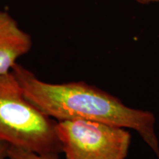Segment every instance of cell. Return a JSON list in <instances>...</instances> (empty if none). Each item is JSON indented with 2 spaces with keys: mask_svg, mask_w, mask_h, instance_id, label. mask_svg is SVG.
Segmentation results:
<instances>
[{
  "mask_svg": "<svg viewBox=\"0 0 159 159\" xmlns=\"http://www.w3.org/2000/svg\"><path fill=\"white\" fill-rule=\"evenodd\" d=\"M56 125L26 98L12 71L0 75V140L38 154L59 155Z\"/></svg>",
  "mask_w": 159,
  "mask_h": 159,
  "instance_id": "obj_2",
  "label": "cell"
},
{
  "mask_svg": "<svg viewBox=\"0 0 159 159\" xmlns=\"http://www.w3.org/2000/svg\"><path fill=\"white\" fill-rule=\"evenodd\" d=\"M10 147L8 143L0 140V159H8Z\"/></svg>",
  "mask_w": 159,
  "mask_h": 159,
  "instance_id": "obj_6",
  "label": "cell"
},
{
  "mask_svg": "<svg viewBox=\"0 0 159 159\" xmlns=\"http://www.w3.org/2000/svg\"><path fill=\"white\" fill-rule=\"evenodd\" d=\"M12 72L26 98L51 118L56 121L85 119L133 129L159 159L156 119L151 112L126 106L116 97L83 81L47 83L18 63Z\"/></svg>",
  "mask_w": 159,
  "mask_h": 159,
  "instance_id": "obj_1",
  "label": "cell"
},
{
  "mask_svg": "<svg viewBox=\"0 0 159 159\" xmlns=\"http://www.w3.org/2000/svg\"><path fill=\"white\" fill-rule=\"evenodd\" d=\"M126 128L85 119L57 121L66 159H125L131 135Z\"/></svg>",
  "mask_w": 159,
  "mask_h": 159,
  "instance_id": "obj_3",
  "label": "cell"
},
{
  "mask_svg": "<svg viewBox=\"0 0 159 159\" xmlns=\"http://www.w3.org/2000/svg\"><path fill=\"white\" fill-rule=\"evenodd\" d=\"M8 159H59V155L38 154L36 152L11 145Z\"/></svg>",
  "mask_w": 159,
  "mask_h": 159,
  "instance_id": "obj_5",
  "label": "cell"
},
{
  "mask_svg": "<svg viewBox=\"0 0 159 159\" xmlns=\"http://www.w3.org/2000/svg\"><path fill=\"white\" fill-rule=\"evenodd\" d=\"M32 46L30 35L7 12L0 11V75L11 71L17 60L28 53Z\"/></svg>",
  "mask_w": 159,
  "mask_h": 159,
  "instance_id": "obj_4",
  "label": "cell"
},
{
  "mask_svg": "<svg viewBox=\"0 0 159 159\" xmlns=\"http://www.w3.org/2000/svg\"><path fill=\"white\" fill-rule=\"evenodd\" d=\"M139 2L141 3H150V2H159V0H137Z\"/></svg>",
  "mask_w": 159,
  "mask_h": 159,
  "instance_id": "obj_7",
  "label": "cell"
}]
</instances>
